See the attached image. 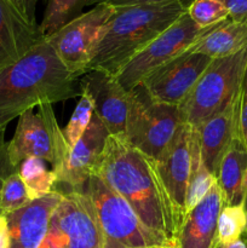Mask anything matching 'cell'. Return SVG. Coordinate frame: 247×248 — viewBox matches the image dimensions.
<instances>
[{
  "label": "cell",
  "instance_id": "1",
  "mask_svg": "<svg viewBox=\"0 0 247 248\" xmlns=\"http://www.w3.org/2000/svg\"><path fill=\"white\" fill-rule=\"evenodd\" d=\"M93 174L132 207L148 229L176 242L179 225L154 160L109 136Z\"/></svg>",
  "mask_w": 247,
  "mask_h": 248
},
{
  "label": "cell",
  "instance_id": "2",
  "mask_svg": "<svg viewBox=\"0 0 247 248\" xmlns=\"http://www.w3.org/2000/svg\"><path fill=\"white\" fill-rule=\"evenodd\" d=\"M77 96H81L79 78L65 68L45 39L21 60L0 69V127L34 107Z\"/></svg>",
  "mask_w": 247,
  "mask_h": 248
},
{
  "label": "cell",
  "instance_id": "3",
  "mask_svg": "<svg viewBox=\"0 0 247 248\" xmlns=\"http://www.w3.org/2000/svg\"><path fill=\"white\" fill-rule=\"evenodd\" d=\"M183 1L115 7L89 69L116 77L119 72L155 38L188 11Z\"/></svg>",
  "mask_w": 247,
  "mask_h": 248
},
{
  "label": "cell",
  "instance_id": "4",
  "mask_svg": "<svg viewBox=\"0 0 247 248\" xmlns=\"http://www.w3.org/2000/svg\"><path fill=\"white\" fill-rule=\"evenodd\" d=\"M247 65V47L227 57L213 58L207 69L179 104L183 124L191 128L224 110L239 97Z\"/></svg>",
  "mask_w": 247,
  "mask_h": 248
},
{
  "label": "cell",
  "instance_id": "5",
  "mask_svg": "<svg viewBox=\"0 0 247 248\" xmlns=\"http://www.w3.org/2000/svg\"><path fill=\"white\" fill-rule=\"evenodd\" d=\"M183 125L181 109L152 98L142 84L128 91L125 142L157 161Z\"/></svg>",
  "mask_w": 247,
  "mask_h": 248
},
{
  "label": "cell",
  "instance_id": "6",
  "mask_svg": "<svg viewBox=\"0 0 247 248\" xmlns=\"http://www.w3.org/2000/svg\"><path fill=\"white\" fill-rule=\"evenodd\" d=\"M81 193L93 202L103 248H153L174 242L148 229L132 207L96 174H91Z\"/></svg>",
  "mask_w": 247,
  "mask_h": 248
},
{
  "label": "cell",
  "instance_id": "7",
  "mask_svg": "<svg viewBox=\"0 0 247 248\" xmlns=\"http://www.w3.org/2000/svg\"><path fill=\"white\" fill-rule=\"evenodd\" d=\"M70 148L51 104L39 106V114L34 113V109L22 113L14 137L7 142L14 166L18 169L27 157H40L50 162L56 177L63 169Z\"/></svg>",
  "mask_w": 247,
  "mask_h": 248
},
{
  "label": "cell",
  "instance_id": "8",
  "mask_svg": "<svg viewBox=\"0 0 247 248\" xmlns=\"http://www.w3.org/2000/svg\"><path fill=\"white\" fill-rule=\"evenodd\" d=\"M114 11L115 7L107 2L97 4L46 38L65 68L75 77L80 78L89 69Z\"/></svg>",
  "mask_w": 247,
  "mask_h": 248
},
{
  "label": "cell",
  "instance_id": "9",
  "mask_svg": "<svg viewBox=\"0 0 247 248\" xmlns=\"http://www.w3.org/2000/svg\"><path fill=\"white\" fill-rule=\"evenodd\" d=\"M45 248H103V234L92 200L86 193L69 191L50 218Z\"/></svg>",
  "mask_w": 247,
  "mask_h": 248
},
{
  "label": "cell",
  "instance_id": "10",
  "mask_svg": "<svg viewBox=\"0 0 247 248\" xmlns=\"http://www.w3.org/2000/svg\"><path fill=\"white\" fill-rule=\"evenodd\" d=\"M212 27H199L186 11L116 74L119 84L128 92L155 69L186 52Z\"/></svg>",
  "mask_w": 247,
  "mask_h": 248
},
{
  "label": "cell",
  "instance_id": "11",
  "mask_svg": "<svg viewBox=\"0 0 247 248\" xmlns=\"http://www.w3.org/2000/svg\"><path fill=\"white\" fill-rule=\"evenodd\" d=\"M212 61L188 50L150 73L140 84L155 101L179 107Z\"/></svg>",
  "mask_w": 247,
  "mask_h": 248
},
{
  "label": "cell",
  "instance_id": "12",
  "mask_svg": "<svg viewBox=\"0 0 247 248\" xmlns=\"http://www.w3.org/2000/svg\"><path fill=\"white\" fill-rule=\"evenodd\" d=\"M81 93L93 103V114L101 119L110 136L125 142L128 113V92L118 79L99 69L87 70L79 78Z\"/></svg>",
  "mask_w": 247,
  "mask_h": 248
},
{
  "label": "cell",
  "instance_id": "13",
  "mask_svg": "<svg viewBox=\"0 0 247 248\" xmlns=\"http://www.w3.org/2000/svg\"><path fill=\"white\" fill-rule=\"evenodd\" d=\"M190 136L191 127L183 124L166 152L154 161L160 181L173 207L179 230L186 217L185 201L191 161Z\"/></svg>",
  "mask_w": 247,
  "mask_h": 248
},
{
  "label": "cell",
  "instance_id": "14",
  "mask_svg": "<svg viewBox=\"0 0 247 248\" xmlns=\"http://www.w3.org/2000/svg\"><path fill=\"white\" fill-rule=\"evenodd\" d=\"M109 136L110 133L101 119L93 114L82 137L74 147L70 148L63 169L57 174L56 184L68 186L69 190L67 193H81L91 174H93Z\"/></svg>",
  "mask_w": 247,
  "mask_h": 248
},
{
  "label": "cell",
  "instance_id": "15",
  "mask_svg": "<svg viewBox=\"0 0 247 248\" xmlns=\"http://www.w3.org/2000/svg\"><path fill=\"white\" fill-rule=\"evenodd\" d=\"M57 190L31 201L21 210L6 215L11 248H40L48 232L50 218L62 200Z\"/></svg>",
  "mask_w": 247,
  "mask_h": 248
},
{
  "label": "cell",
  "instance_id": "16",
  "mask_svg": "<svg viewBox=\"0 0 247 248\" xmlns=\"http://www.w3.org/2000/svg\"><path fill=\"white\" fill-rule=\"evenodd\" d=\"M45 40L38 23L29 22L10 0H0V69L21 60Z\"/></svg>",
  "mask_w": 247,
  "mask_h": 248
},
{
  "label": "cell",
  "instance_id": "17",
  "mask_svg": "<svg viewBox=\"0 0 247 248\" xmlns=\"http://www.w3.org/2000/svg\"><path fill=\"white\" fill-rule=\"evenodd\" d=\"M224 199L216 183L200 203L189 211L176 239L177 248H216L217 222Z\"/></svg>",
  "mask_w": 247,
  "mask_h": 248
},
{
  "label": "cell",
  "instance_id": "18",
  "mask_svg": "<svg viewBox=\"0 0 247 248\" xmlns=\"http://www.w3.org/2000/svg\"><path fill=\"white\" fill-rule=\"evenodd\" d=\"M194 130L198 135L203 164L211 174L217 177L218 169L225 152L232 140L239 136L237 99Z\"/></svg>",
  "mask_w": 247,
  "mask_h": 248
},
{
  "label": "cell",
  "instance_id": "19",
  "mask_svg": "<svg viewBox=\"0 0 247 248\" xmlns=\"http://www.w3.org/2000/svg\"><path fill=\"white\" fill-rule=\"evenodd\" d=\"M246 177L247 147L236 136L225 152L216 177L225 206L244 205Z\"/></svg>",
  "mask_w": 247,
  "mask_h": 248
},
{
  "label": "cell",
  "instance_id": "20",
  "mask_svg": "<svg viewBox=\"0 0 247 248\" xmlns=\"http://www.w3.org/2000/svg\"><path fill=\"white\" fill-rule=\"evenodd\" d=\"M247 47L246 21H225L215 24L206 31L189 51L202 53L211 58H220L234 55Z\"/></svg>",
  "mask_w": 247,
  "mask_h": 248
},
{
  "label": "cell",
  "instance_id": "21",
  "mask_svg": "<svg viewBox=\"0 0 247 248\" xmlns=\"http://www.w3.org/2000/svg\"><path fill=\"white\" fill-rule=\"evenodd\" d=\"M190 173H189L185 201L186 215H188L189 211L193 210L198 203H200L205 199L208 191L217 183L216 177L208 172L205 164H203L198 135H196V131L194 128H191L190 136Z\"/></svg>",
  "mask_w": 247,
  "mask_h": 248
},
{
  "label": "cell",
  "instance_id": "22",
  "mask_svg": "<svg viewBox=\"0 0 247 248\" xmlns=\"http://www.w3.org/2000/svg\"><path fill=\"white\" fill-rule=\"evenodd\" d=\"M18 173L31 201L50 194L57 183L55 172L48 170L45 160L40 157L31 156L24 159L19 164Z\"/></svg>",
  "mask_w": 247,
  "mask_h": 248
},
{
  "label": "cell",
  "instance_id": "23",
  "mask_svg": "<svg viewBox=\"0 0 247 248\" xmlns=\"http://www.w3.org/2000/svg\"><path fill=\"white\" fill-rule=\"evenodd\" d=\"M87 0H47L43 19L39 24L43 35L48 38L82 14Z\"/></svg>",
  "mask_w": 247,
  "mask_h": 248
},
{
  "label": "cell",
  "instance_id": "24",
  "mask_svg": "<svg viewBox=\"0 0 247 248\" xmlns=\"http://www.w3.org/2000/svg\"><path fill=\"white\" fill-rule=\"evenodd\" d=\"M247 232V211L244 205L224 206L217 222L218 244L222 246L242 239Z\"/></svg>",
  "mask_w": 247,
  "mask_h": 248
},
{
  "label": "cell",
  "instance_id": "25",
  "mask_svg": "<svg viewBox=\"0 0 247 248\" xmlns=\"http://www.w3.org/2000/svg\"><path fill=\"white\" fill-rule=\"evenodd\" d=\"M31 201L18 172L10 174L5 179L0 193V215L6 216L16 212L28 205Z\"/></svg>",
  "mask_w": 247,
  "mask_h": 248
},
{
  "label": "cell",
  "instance_id": "26",
  "mask_svg": "<svg viewBox=\"0 0 247 248\" xmlns=\"http://www.w3.org/2000/svg\"><path fill=\"white\" fill-rule=\"evenodd\" d=\"M93 115V103L86 93H81L67 127L63 130L70 147H74L89 127Z\"/></svg>",
  "mask_w": 247,
  "mask_h": 248
},
{
  "label": "cell",
  "instance_id": "27",
  "mask_svg": "<svg viewBox=\"0 0 247 248\" xmlns=\"http://www.w3.org/2000/svg\"><path fill=\"white\" fill-rule=\"evenodd\" d=\"M188 15L201 28H208L229 18L228 10L219 0H194L188 7Z\"/></svg>",
  "mask_w": 247,
  "mask_h": 248
},
{
  "label": "cell",
  "instance_id": "28",
  "mask_svg": "<svg viewBox=\"0 0 247 248\" xmlns=\"http://www.w3.org/2000/svg\"><path fill=\"white\" fill-rule=\"evenodd\" d=\"M237 114H239V136L247 147V65L240 87L239 98H237Z\"/></svg>",
  "mask_w": 247,
  "mask_h": 248
},
{
  "label": "cell",
  "instance_id": "29",
  "mask_svg": "<svg viewBox=\"0 0 247 248\" xmlns=\"http://www.w3.org/2000/svg\"><path fill=\"white\" fill-rule=\"evenodd\" d=\"M18 172V169L14 166L9 156V149H7V142H5L4 136L0 137V193L4 186V182L10 174ZM1 216V215H0Z\"/></svg>",
  "mask_w": 247,
  "mask_h": 248
},
{
  "label": "cell",
  "instance_id": "30",
  "mask_svg": "<svg viewBox=\"0 0 247 248\" xmlns=\"http://www.w3.org/2000/svg\"><path fill=\"white\" fill-rule=\"evenodd\" d=\"M228 10L229 18L232 21H246L247 0H219Z\"/></svg>",
  "mask_w": 247,
  "mask_h": 248
},
{
  "label": "cell",
  "instance_id": "31",
  "mask_svg": "<svg viewBox=\"0 0 247 248\" xmlns=\"http://www.w3.org/2000/svg\"><path fill=\"white\" fill-rule=\"evenodd\" d=\"M39 0H14L15 6L31 23H36L35 10Z\"/></svg>",
  "mask_w": 247,
  "mask_h": 248
},
{
  "label": "cell",
  "instance_id": "32",
  "mask_svg": "<svg viewBox=\"0 0 247 248\" xmlns=\"http://www.w3.org/2000/svg\"><path fill=\"white\" fill-rule=\"evenodd\" d=\"M167 1H183L188 6H190L194 0H106L104 2L111 5L114 7H124L132 6V5H142V4H159V2Z\"/></svg>",
  "mask_w": 247,
  "mask_h": 248
},
{
  "label": "cell",
  "instance_id": "33",
  "mask_svg": "<svg viewBox=\"0 0 247 248\" xmlns=\"http://www.w3.org/2000/svg\"><path fill=\"white\" fill-rule=\"evenodd\" d=\"M0 248H11V240L5 216H0Z\"/></svg>",
  "mask_w": 247,
  "mask_h": 248
},
{
  "label": "cell",
  "instance_id": "34",
  "mask_svg": "<svg viewBox=\"0 0 247 248\" xmlns=\"http://www.w3.org/2000/svg\"><path fill=\"white\" fill-rule=\"evenodd\" d=\"M224 248H247V244L244 239H239L236 241L232 242V244L227 245V246H223Z\"/></svg>",
  "mask_w": 247,
  "mask_h": 248
},
{
  "label": "cell",
  "instance_id": "35",
  "mask_svg": "<svg viewBox=\"0 0 247 248\" xmlns=\"http://www.w3.org/2000/svg\"><path fill=\"white\" fill-rule=\"evenodd\" d=\"M106 0H87L86 1V6H89V5H97V4H101V2H104Z\"/></svg>",
  "mask_w": 247,
  "mask_h": 248
},
{
  "label": "cell",
  "instance_id": "36",
  "mask_svg": "<svg viewBox=\"0 0 247 248\" xmlns=\"http://www.w3.org/2000/svg\"><path fill=\"white\" fill-rule=\"evenodd\" d=\"M153 248H177V245H176V242H171V244L162 245V246H156V247H153Z\"/></svg>",
  "mask_w": 247,
  "mask_h": 248
},
{
  "label": "cell",
  "instance_id": "37",
  "mask_svg": "<svg viewBox=\"0 0 247 248\" xmlns=\"http://www.w3.org/2000/svg\"><path fill=\"white\" fill-rule=\"evenodd\" d=\"M244 206L247 211V177H246V188H245V199H244Z\"/></svg>",
  "mask_w": 247,
  "mask_h": 248
},
{
  "label": "cell",
  "instance_id": "38",
  "mask_svg": "<svg viewBox=\"0 0 247 248\" xmlns=\"http://www.w3.org/2000/svg\"><path fill=\"white\" fill-rule=\"evenodd\" d=\"M5 128H6V127H0V137H1V136H4Z\"/></svg>",
  "mask_w": 247,
  "mask_h": 248
},
{
  "label": "cell",
  "instance_id": "39",
  "mask_svg": "<svg viewBox=\"0 0 247 248\" xmlns=\"http://www.w3.org/2000/svg\"><path fill=\"white\" fill-rule=\"evenodd\" d=\"M216 248H224V247H223V246H222V245H218V246H217V247H216Z\"/></svg>",
  "mask_w": 247,
  "mask_h": 248
},
{
  "label": "cell",
  "instance_id": "40",
  "mask_svg": "<svg viewBox=\"0 0 247 248\" xmlns=\"http://www.w3.org/2000/svg\"><path fill=\"white\" fill-rule=\"evenodd\" d=\"M244 240H245V241H246V244H247V235H246V236H245Z\"/></svg>",
  "mask_w": 247,
  "mask_h": 248
},
{
  "label": "cell",
  "instance_id": "41",
  "mask_svg": "<svg viewBox=\"0 0 247 248\" xmlns=\"http://www.w3.org/2000/svg\"><path fill=\"white\" fill-rule=\"evenodd\" d=\"M40 248H45V247H44V245H41V246H40Z\"/></svg>",
  "mask_w": 247,
  "mask_h": 248
},
{
  "label": "cell",
  "instance_id": "42",
  "mask_svg": "<svg viewBox=\"0 0 247 248\" xmlns=\"http://www.w3.org/2000/svg\"><path fill=\"white\" fill-rule=\"evenodd\" d=\"M246 235H247V232H245V235H244V236H246Z\"/></svg>",
  "mask_w": 247,
  "mask_h": 248
},
{
  "label": "cell",
  "instance_id": "43",
  "mask_svg": "<svg viewBox=\"0 0 247 248\" xmlns=\"http://www.w3.org/2000/svg\"><path fill=\"white\" fill-rule=\"evenodd\" d=\"M10 1H12V2H14V0H10Z\"/></svg>",
  "mask_w": 247,
  "mask_h": 248
}]
</instances>
